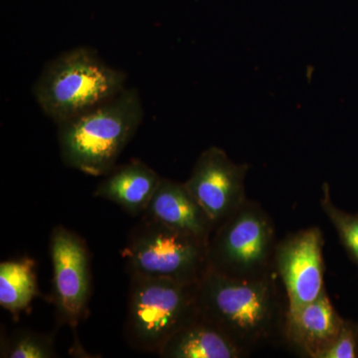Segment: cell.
Listing matches in <instances>:
<instances>
[{
    "label": "cell",
    "mask_w": 358,
    "mask_h": 358,
    "mask_svg": "<svg viewBox=\"0 0 358 358\" xmlns=\"http://www.w3.org/2000/svg\"><path fill=\"white\" fill-rule=\"evenodd\" d=\"M199 313L217 327L247 357L264 346L284 343L288 303L271 277L228 279L209 268L199 284Z\"/></svg>",
    "instance_id": "1"
},
{
    "label": "cell",
    "mask_w": 358,
    "mask_h": 358,
    "mask_svg": "<svg viewBox=\"0 0 358 358\" xmlns=\"http://www.w3.org/2000/svg\"><path fill=\"white\" fill-rule=\"evenodd\" d=\"M143 120L138 91L124 88L119 95L58 126L61 159L66 166L92 176H105Z\"/></svg>",
    "instance_id": "2"
},
{
    "label": "cell",
    "mask_w": 358,
    "mask_h": 358,
    "mask_svg": "<svg viewBox=\"0 0 358 358\" xmlns=\"http://www.w3.org/2000/svg\"><path fill=\"white\" fill-rule=\"evenodd\" d=\"M126 82V73L106 64L95 49L81 46L46 64L33 93L42 112L59 126L119 95Z\"/></svg>",
    "instance_id": "3"
},
{
    "label": "cell",
    "mask_w": 358,
    "mask_h": 358,
    "mask_svg": "<svg viewBox=\"0 0 358 358\" xmlns=\"http://www.w3.org/2000/svg\"><path fill=\"white\" fill-rule=\"evenodd\" d=\"M129 277L124 338L134 350L157 355L174 334L199 317V282Z\"/></svg>",
    "instance_id": "4"
},
{
    "label": "cell",
    "mask_w": 358,
    "mask_h": 358,
    "mask_svg": "<svg viewBox=\"0 0 358 358\" xmlns=\"http://www.w3.org/2000/svg\"><path fill=\"white\" fill-rule=\"evenodd\" d=\"M277 244L268 212L259 202L247 199L214 230L207 246L209 268L237 281L266 279L275 271Z\"/></svg>",
    "instance_id": "5"
},
{
    "label": "cell",
    "mask_w": 358,
    "mask_h": 358,
    "mask_svg": "<svg viewBox=\"0 0 358 358\" xmlns=\"http://www.w3.org/2000/svg\"><path fill=\"white\" fill-rule=\"evenodd\" d=\"M207 246L197 238L143 215L121 255L129 275L197 284L209 270Z\"/></svg>",
    "instance_id": "6"
},
{
    "label": "cell",
    "mask_w": 358,
    "mask_h": 358,
    "mask_svg": "<svg viewBox=\"0 0 358 358\" xmlns=\"http://www.w3.org/2000/svg\"><path fill=\"white\" fill-rule=\"evenodd\" d=\"M53 267L51 301L59 324L77 329L88 315L92 294L91 264L87 244L64 226H56L50 237Z\"/></svg>",
    "instance_id": "7"
},
{
    "label": "cell",
    "mask_w": 358,
    "mask_h": 358,
    "mask_svg": "<svg viewBox=\"0 0 358 358\" xmlns=\"http://www.w3.org/2000/svg\"><path fill=\"white\" fill-rule=\"evenodd\" d=\"M247 164H236L223 150L210 147L199 155L185 185L218 227L247 200Z\"/></svg>",
    "instance_id": "8"
},
{
    "label": "cell",
    "mask_w": 358,
    "mask_h": 358,
    "mask_svg": "<svg viewBox=\"0 0 358 358\" xmlns=\"http://www.w3.org/2000/svg\"><path fill=\"white\" fill-rule=\"evenodd\" d=\"M324 245L319 227L298 231L278 242L274 270L284 285L288 308L313 303L326 292Z\"/></svg>",
    "instance_id": "9"
},
{
    "label": "cell",
    "mask_w": 358,
    "mask_h": 358,
    "mask_svg": "<svg viewBox=\"0 0 358 358\" xmlns=\"http://www.w3.org/2000/svg\"><path fill=\"white\" fill-rule=\"evenodd\" d=\"M343 320L327 291L324 292L313 303L288 308L284 343L301 357L322 358L338 336Z\"/></svg>",
    "instance_id": "10"
},
{
    "label": "cell",
    "mask_w": 358,
    "mask_h": 358,
    "mask_svg": "<svg viewBox=\"0 0 358 358\" xmlns=\"http://www.w3.org/2000/svg\"><path fill=\"white\" fill-rule=\"evenodd\" d=\"M143 215L155 219L208 245L215 227L204 209L186 187L162 178Z\"/></svg>",
    "instance_id": "11"
},
{
    "label": "cell",
    "mask_w": 358,
    "mask_h": 358,
    "mask_svg": "<svg viewBox=\"0 0 358 358\" xmlns=\"http://www.w3.org/2000/svg\"><path fill=\"white\" fill-rule=\"evenodd\" d=\"M155 169L140 159L115 166L106 174L94 196L109 200L131 216H143L160 182Z\"/></svg>",
    "instance_id": "12"
},
{
    "label": "cell",
    "mask_w": 358,
    "mask_h": 358,
    "mask_svg": "<svg viewBox=\"0 0 358 358\" xmlns=\"http://www.w3.org/2000/svg\"><path fill=\"white\" fill-rule=\"evenodd\" d=\"M157 355L164 358L247 357L243 350L200 313L197 319L174 334Z\"/></svg>",
    "instance_id": "13"
},
{
    "label": "cell",
    "mask_w": 358,
    "mask_h": 358,
    "mask_svg": "<svg viewBox=\"0 0 358 358\" xmlns=\"http://www.w3.org/2000/svg\"><path fill=\"white\" fill-rule=\"evenodd\" d=\"M36 262L30 257L0 264V306L13 315L27 310L39 296Z\"/></svg>",
    "instance_id": "14"
},
{
    "label": "cell",
    "mask_w": 358,
    "mask_h": 358,
    "mask_svg": "<svg viewBox=\"0 0 358 358\" xmlns=\"http://www.w3.org/2000/svg\"><path fill=\"white\" fill-rule=\"evenodd\" d=\"M0 357L4 358L57 357L53 334L16 329L1 341Z\"/></svg>",
    "instance_id": "15"
},
{
    "label": "cell",
    "mask_w": 358,
    "mask_h": 358,
    "mask_svg": "<svg viewBox=\"0 0 358 358\" xmlns=\"http://www.w3.org/2000/svg\"><path fill=\"white\" fill-rule=\"evenodd\" d=\"M320 206L333 224L346 253L358 268V213H348L334 203L329 186H322Z\"/></svg>",
    "instance_id": "16"
},
{
    "label": "cell",
    "mask_w": 358,
    "mask_h": 358,
    "mask_svg": "<svg viewBox=\"0 0 358 358\" xmlns=\"http://www.w3.org/2000/svg\"><path fill=\"white\" fill-rule=\"evenodd\" d=\"M358 322L345 320L339 333L322 358H357Z\"/></svg>",
    "instance_id": "17"
}]
</instances>
